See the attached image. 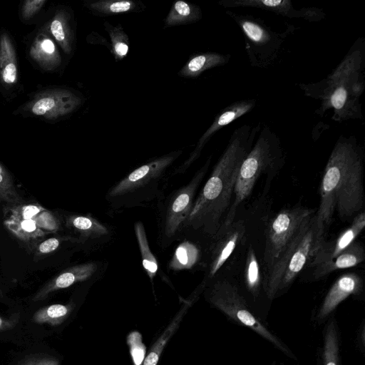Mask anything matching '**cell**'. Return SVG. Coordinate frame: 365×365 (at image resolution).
Here are the masks:
<instances>
[{
  "label": "cell",
  "mask_w": 365,
  "mask_h": 365,
  "mask_svg": "<svg viewBox=\"0 0 365 365\" xmlns=\"http://www.w3.org/2000/svg\"><path fill=\"white\" fill-rule=\"evenodd\" d=\"M315 212L314 209L296 205L280 210L269 220L265 229L264 277L294 239L303 224Z\"/></svg>",
  "instance_id": "obj_8"
},
{
  "label": "cell",
  "mask_w": 365,
  "mask_h": 365,
  "mask_svg": "<svg viewBox=\"0 0 365 365\" xmlns=\"http://www.w3.org/2000/svg\"><path fill=\"white\" fill-rule=\"evenodd\" d=\"M66 225L79 232L84 239L100 237L108 232L103 225L89 216L71 215L66 219Z\"/></svg>",
  "instance_id": "obj_28"
},
{
  "label": "cell",
  "mask_w": 365,
  "mask_h": 365,
  "mask_svg": "<svg viewBox=\"0 0 365 365\" xmlns=\"http://www.w3.org/2000/svg\"><path fill=\"white\" fill-rule=\"evenodd\" d=\"M45 0H26L21 6V16L24 19H29L36 15L46 4Z\"/></svg>",
  "instance_id": "obj_38"
},
{
  "label": "cell",
  "mask_w": 365,
  "mask_h": 365,
  "mask_svg": "<svg viewBox=\"0 0 365 365\" xmlns=\"http://www.w3.org/2000/svg\"><path fill=\"white\" fill-rule=\"evenodd\" d=\"M30 57L43 70L56 69L61 63L60 53L54 41L44 31L38 34L29 49Z\"/></svg>",
  "instance_id": "obj_20"
},
{
  "label": "cell",
  "mask_w": 365,
  "mask_h": 365,
  "mask_svg": "<svg viewBox=\"0 0 365 365\" xmlns=\"http://www.w3.org/2000/svg\"><path fill=\"white\" fill-rule=\"evenodd\" d=\"M200 257L199 248L191 242L184 241L176 248L168 265L174 271L190 269L197 264Z\"/></svg>",
  "instance_id": "obj_29"
},
{
  "label": "cell",
  "mask_w": 365,
  "mask_h": 365,
  "mask_svg": "<svg viewBox=\"0 0 365 365\" xmlns=\"http://www.w3.org/2000/svg\"><path fill=\"white\" fill-rule=\"evenodd\" d=\"M73 308L71 304H54L43 307L34 314L32 321L36 324L58 326L68 318Z\"/></svg>",
  "instance_id": "obj_30"
},
{
  "label": "cell",
  "mask_w": 365,
  "mask_h": 365,
  "mask_svg": "<svg viewBox=\"0 0 365 365\" xmlns=\"http://www.w3.org/2000/svg\"><path fill=\"white\" fill-rule=\"evenodd\" d=\"M134 230L142 257L143 268L146 271L150 281L153 282L158 269L157 259L150 249L143 223L140 221L135 222Z\"/></svg>",
  "instance_id": "obj_31"
},
{
  "label": "cell",
  "mask_w": 365,
  "mask_h": 365,
  "mask_svg": "<svg viewBox=\"0 0 365 365\" xmlns=\"http://www.w3.org/2000/svg\"><path fill=\"white\" fill-rule=\"evenodd\" d=\"M231 56L217 52H205L192 56L178 72L183 77L194 78L206 70L225 65Z\"/></svg>",
  "instance_id": "obj_23"
},
{
  "label": "cell",
  "mask_w": 365,
  "mask_h": 365,
  "mask_svg": "<svg viewBox=\"0 0 365 365\" xmlns=\"http://www.w3.org/2000/svg\"><path fill=\"white\" fill-rule=\"evenodd\" d=\"M365 227V214L362 210L353 218L351 225L331 241L324 240L315 252L308 267H314L332 259L346 249Z\"/></svg>",
  "instance_id": "obj_16"
},
{
  "label": "cell",
  "mask_w": 365,
  "mask_h": 365,
  "mask_svg": "<svg viewBox=\"0 0 365 365\" xmlns=\"http://www.w3.org/2000/svg\"><path fill=\"white\" fill-rule=\"evenodd\" d=\"M10 218L31 220L46 232H55L60 224L54 215L38 203L19 204L10 209Z\"/></svg>",
  "instance_id": "obj_21"
},
{
  "label": "cell",
  "mask_w": 365,
  "mask_h": 365,
  "mask_svg": "<svg viewBox=\"0 0 365 365\" xmlns=\"http://www.w3.org/2000/svg\"><path fill=\"white\" fill-rule=\"evenodd\" d=\"M2 296H3V292H2V290H1V288L0 286V297H1Z\"/></svg>",
  "instance_id": "obj_42"
},
{
  "label": "cell",
  "mask_w": 365,
  "mask_h": 365,
  "mask_svg": "<svg viewBox=\"0 0 365 365\" xmlns=\"http://www.w3.org/2000/svg\"><path fill=\"white\" fill-rule=\"evenodd\" d=\"M284 160L279 136L267 125L261 126L256 141L240 165L233 200L222 224L229 225L235 220L238 207L250 196L257 180L263 174L275 173Z\"/></svg>",
  "instance_id": "obj_4"
},
{
  "label": "cell",
  "mask_w": 365,
  "mask_h": 365,
  "mask_svg": "<svg viewBox=\"0 0 365 365\" xmlns=\"http://www.w3.org/2000/svg\"><path fill=\"white\" fill-rule=\"evenodd\" d=\"M207 298L230 319L252 329L287 356L295 358L288 346L249 309L244 297L233 284L224 279L216 280L209 288Z\"/></svg>",
  "instance_id": "obj_7"
},
{
  "label": "cell",
  "mask_w": 365,
  "mask_h": 365,
  "mask_svg": "<svg viewBox=\"0 0 365 365\" xmlns=\"http://www.w3.org/2000/svg\"><path fill=\"white\" fill-rule=\"evenodd\" d=\"M16 319H7L0 316V331L9 330L16 324Z\"/></svg>",
  "instance_id": "obj_40"
},
{
  "label": "cell",
  "mask_w": 365,
  "mask_h": 365,
  "mask_svg": "<svg viewBox=\"0 0 365 365\" xmlns=\"http://www.w3.org/2000/svg\"><path fill=\"white\" fill-rule=\"evenodd\" d=\"M71 16L64 9L56 11L49 24V30L63 51L70 54L73 51L74 34L71 23Z\"/></svg>",
  "instance_id": "obj_24"
},
{
  "label": "cell",
  "mask_w": 365,
  "mask_h": 365,
  "mask_svg": "<svg viewBox=\"0 0 365 365\" xmlns=\"http://www.w3.org/2000/svg\"><path fill=\"white\" fill-rule=\"evenodd\" d=\"M105 29L108 32L112 46V53L116 61L124 58L129 51V38L120 24L115 26L108 22H104Z\"/></svg>",
  "instance_id": "obj_34"
},
{
  "label": "cell",
  "mask_w": 365,
  "mask_h": 365,
  "mask_svg": "<svg viewBox=\"0 0 365 365\" xmlns=\"http://www.w3.org/2000/svg\"><path fill=\"white\" fill-rule=\"evenodd\" d=\"M365 259V251L360 241H354L336 257L313 267L312 277L321 279L330 273L342 269L355 267Z\"/></svg>",
  "instance_id": "obj_18"
},
{
  "label": "cell",
  "mask_w": 365,
  "mask_h": 365,
  "mask_svg": "<svg viewBox=\"0 0 365 365\" xmlns=\"http://www.w3.org/2000/svg\"><path fill=\"white\" fill-rule=\"evenodd\" d=\"M325 230L315 213L303 224L294 239L263 279V287L269 299H274L288 288L304 268L308 267L325 240Z\"/></svg>",
  "instance_id": "obj_5"
},
{
  "label": "cell",
  "mask_w": 365,
  "mask_h": 365,
  "mask_svg": "<svg viewBox=\"0 0 365 365\" xmlns=\"http://www.w3.org/2000/svg\"><path fill=\"white\" fill-rule=\"evenodd\" d=\"M210 162L211 156L195 173L192 180L170 197L163 218V235L165 239L175 237L183 228L193 205L196 190L204 178Z\"/></svg>",
  "instance_id": "obj_9"
},
{
  "label": "cell",
  "mask_w": 365,
  "mask_h": 365,
  "mask_svg": "<svg viewBox=\"0 0 365 365\" xmlns=\"http://www.w3.org/2000/svg\"><path fill=\"white\" fill-rule=\"evenodd\" d=\"M0 80L9 87L14 86L18 80L16 50L7 33L0 36Z\"/></svg>",
  "instance_id": "obj_22"
},
{
  "label": "cell",
  "mask_w": 365,
  "mask_h": 365,
  "mask_svg": "<svg viewBox=\"0 0 365 365\" xmlns=\"http://www.w3.org/2000/svg\"><path fill=\"white\" fill-rule=\"evenodd\" d=\"M256 103V99L242 100L232 103L222 110L200 137L188 158L176 170L175 173H184L200 157L205 145L216 132L247 113L255 108Z\"/></svg>",
  "instance_id": "obj_14"
},
{
  "label": "cell",
  "mask_w": 365,
  "mask_h": 365,
  "mask_svg": "<svg viewBox=\"0 0 365 365\" xmlns=\"http://www.w3.org/2000/svg\"><path fill=\"white\" fill-rule=\"evenodd\" d=\"M19 365H60V361L50 355L38 354L28 356Z\"/></svg>",
  "instance_id": "obj_37"
},
{
  "label": "cell",
  "mask_w": 365,
  "mask_h": 365,
  "mask_svg": "<svg viewBox=\"0 0 365 365\" xmlns=\"http://www.w3.org/2000/svg\"><path fill=\"white\" fill-rule=\"evenodd\" d=\"M339 334L334 318L327 323L324 331L322 365H340Z\"/></svg>",
  "instance_id": "obj_27"
},
{
  "label": "cell",
  "mask_w": 365,
  "mask_h": 365,
  "mask_svg": "<svg viewBox=\"0 0 365 365\" xmlns=\"http://www.w3.org/2000/svg\"><path fill=\"white\" fill-rule=\"evenodd\" d=\"M200 8L184 1L173 3L164 21V28L183 25L198 21L202 19Z\"/></svg>",
  "instance_id": "obj_25"
},
{
  "label": "cell",
  "mask_w": 365,
  "mask_h": 365,
  "mask_svg": "<svg viewBox=\"0 0 365 365\" xmlns=\"http://www.w3.org/2000/svg\"><path fill=\"white\" fill-rule=\"evenodd\" d=\"M364 48V40L358 39L325 78L317 83L298 84L307 96L320 101L316 110L320 116L332 109L331 119L336 122L363 118L360 98L365 88Z\"/></svg>",
  "instance_id": "obj_3"
},
{
  "label": "cell",
  "mask_w": 365,
  "mask_h": 365,
  "mask_svg": "<svg viewBox=\"0 0 365 365\" xmlns=\"http://www.w3.org/2000/svg\"><path fill=\"white\" fill-rule=\"evenodd\" d=\"M0 201L14 205H19L22 198L18 193L12 177L0 163Z\"/></svg>",
  "instance_id": "obj_35"
},
{
  "label": "cell",
  "mask_w": 365,
  "mask_h": 365,
  "mask_svg": "<svg viewBox=\"0 0 365 365\" xmlns=\"http://www.w3.org/2000/svg\"><path fill=\"white\" fill-rule=\"evenodd\" d=\"M98 269L96 262H87L71 267L53 277L41 287L33 297L32 301L36 302L43 300L50 294L71 285L90 279Z\"/></svg>",
  "instance_id": "obj_17"
},
{
  "label": "cell",
  "mask_w": 365,
  "mask_h": 365,
  "mask_svg": "<svg viewBox=\"0 0 365 365\" xmlns=\"http://www.w3.org/2000/svg\"><path fill=\"white\" fill-rule=\"evenodd\" d=\"M282 365H284V364H282Z\"/></svg>",
  "instance_id": "obj_43"
},
{
  "label": "cell",
  "mask_w": 365,
  "mask_h": 365,
  "mask_svg": "<svg viewBox=\"0 0 365 365\" xmlns=\"http://www.w3.org/2000/svg\"><path fill=\"white\" fill-rule=\"evenodd\" d=\"M6 227L17 238L23 241L34 240L47 234L31 220L9 218L4 221Z\"/></svg>",
  "instance_id": "obj_33"
},
{
  "label": "cell",
  "mask_w": 365,
  "mask_h": 365,
  "mask_svg": "<svg viewBox=\"0 0 365 365\" xmlns=\"http://www.w3.org/2000/svg\"><path fill=\"white\" fill-rule=\"evenodd\" d=\"M225 13L242 31L247 55L254 67L267 68L272 65L279 57L287 35L294 29L293 26H289L283 32H275L261 18L232 11Z\"/></svg>",
  "instance_id": "obj_6"
},
{
  "label": "cell",
  "mask_w": 365,
  "mask_h": 365,
  "mask_svg": "<svg viewBox=\"0 0 365 365\" xmlns=\"http://www.w3.org/2000/svg\"><path fill=\"white\" fill-rule=\"evenodd\" d=\"M127 343L134 365H142L145 356V346L141 334L136 331L130 332L127 337Z\"/></svg>",
  "instance_id": "obj_36"
},
{
  "label": "cell",
  "mask_w": 365,
  "mask_h": 365,
  "mask_svg": "<svg viewBox=\"0 0 365 365\" xmlns=\"http://www.w3.org/2000/svg\"><path fill=\"white\" fill-rule=\"evenodd\" d=\"M245 232V222L238 220L229 225L222 224L216 234L212 237L213 241L203 280L206 286L215 277L236 247L242 242Z\"/></svg>",
  "instance_id": "obj_10"
},
{
  "label": "cell",
  "mask_w": 365,
  "mask_h": 365,
  "mask_svg": "<svg viewBox=\"0 0 365 365\" xmlns=\"http://www.w3.org/2000/svg\"><path fill=\"white\" fill-rule=\"evenodd\" d=\"M61 243V239L51 237L39 243L36 247V255H45L56 250Z\"/></svg>",
  "instance_id": "obj_39"
},
{
  "label": "cell",
  "mask_w": 365,
  "mask_h": 365,
  "mask_svg": "<svg viewBox=\"0 0 365 365\" xmlns=\"http://www.w3.org/2000/svg\"><path fill=\"white\" fill-rule=\"evenodd\" d=\"M364 157V149L354 136L338 138L324 168L319 205L315 212L325 228L335 212L341 220H346L362 211Z\"/></svg>",
  "instance_id": "obj_2"
},
{
  "label": "cell",
  "mask_w": 365,
  "mask_h": 365,
  "mask_svg": "<svg viewBox=\"0 0 365 365\" xmlns=\"http://www.w3.org/2000/svg\"><path fill=\"white\" fill-rule=\"evenodd\" d=\"M261 124L242 125L232 133L228 144L202 190L194 200L183 225L213 237L230 207L240 165L252 149Z\"/></svg>",
  "instance_id": "obj_1"
},
{
  "label": "cell",
  "mask_w": 365,
  "mask_h": 365,
  "mask_svg": "<svg viewBox=\"0 0 365 365\" xmlns=\"http://www.w3.org/2000/svg\"><path fill=\"white\" fill-rule=\"evenodd\" d=\"M84 6L96 15L107 16L138 11L144 5L132 0H98L86 1Z\"/></svg>",
  "instance_id": "obj_26"
},
{
  "label": "cell",
  "mask_w": 365,
  "mask_h": 365,
  "mask_svg": "<svg viewBox=\"0 0 365 365\" xmlns=\"http://www.w3.org/2000/svg\"><path fill=\"white\" fill-rule=\"evenodd\" d=\"M218 4L225 8L252 7L264 9L291 19L316 22L325 18V13L317 7L297 9L290 0H221Z\"/></svg>",
  "instance_id": "obj_13"
},
{
  "label": "cell",
  "mask_w": 365,
  "mask_h": 365,
  "mask_svg": "<svg viewBox=\"0 0 365 365\" xmlns=\"http://www.w3.org/2000/svg\"><path fill=\"white\" fill-rule=\"evenodd\" d=\"M181 153L180 150L173 152L136 168L110 190V197H116L130 193L157 179Z\"/></svg>",
  "instance_id": "obj_12"
},
{
  "label": "cell",
  "mask_w": 365,
  "mask_h": 365,
  "mask_svg": "<svg viewBox=\"0 0 365 365\" xmlns=\"http://www.w3.org/2000/svg\"><path fill=\"white\" fill-rule=\"evenodd\" d=\"M363 284L362 278L356 273H346L338 277L324 297L317 312V320L323 321L349 296L359 294Z\"/></svg>",
  "instance_id": "obj_15"
},
{
  "label": "cell",
  "mask_w": 365,
  "mask_h": 365,
  "mask_svg": "<svg viewBox=\"0 0 365 365\" xmlns=\"http://www.w3.org/2000/svg\"><path fill=\"white\" fill-rule=\"evenodd\" d=\"M357 342L359 344V348L362 352H364L365 347V324L363 320L359 327V330L358 331L357 335Z\"/></svg>",
  "instance_id": "obj_41"
},
{
  "label": "cell",
  "mask_w": 365,
  "mask_h": 365,
  "mask_svg": "<svg viewBox=\"0 0 365 365\" xmlns=\"http://www.w3.org/2000/svg\"><path fill=\"white\" fill-rule=\"evenodd\" d=\"M205 287V285L201 283L192 294V297L184 302L173 319L164 329L163 332L157 339L155 343L153 345L149 353L145 357L142 365L158 364L161 353L164 350L166 344L179 328L180 324L188 309L192 306L195 299L198 297L200 291L203 290Z\"/></svg>",
  "instance_id": "obj_19"
},
{
  "label": "cell",
  "mask_w": 365,
  "mask_h": 365,
  "mask_svg": "<svg viewBox=\"0 0 365 365\" xmlns=\"http://www.w3.org/2000/svg\"><path fill=\"white\" fill-rule=\"evenodd\" d=\"M244 277L247 289L255 297H257L262 284V274L258 259L252 245H249L247 250Z\"/></svg>",
  "instance_id": "obj_32"
},
{
  "label": "cell",
  "mask_w": 365,
  "mask_h": 365,
  "mask_svg": "<svg viewBox=\"0 0 365 365\" xmlns=\"http://www.w3.org/2000/svg\"><path fill=\"white\" fill-rule=\"evenodd\" d=\"M81 103L74 92L63 88H52L39 92L25 106L29 114L54 120L73 112Z\"/></svg>",
  "instance_id": "obj_11"
}]
</instances>
